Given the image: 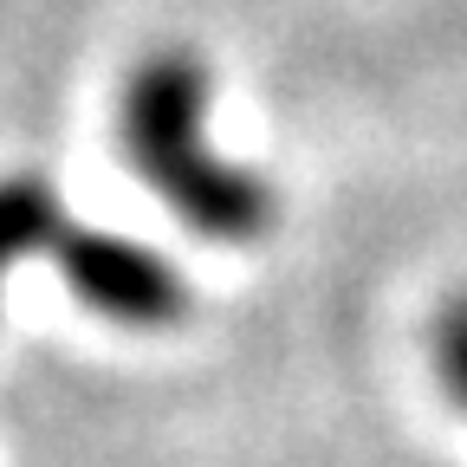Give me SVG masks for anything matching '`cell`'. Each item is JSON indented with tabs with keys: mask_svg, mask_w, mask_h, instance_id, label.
<instances>
[{
	"mask_svg": "<svg viewBox=\"0 0 467 467\" xmlns=\"http://www.w3.org/2000/svg\"><path fill=\"white\" fill-rule=\"evenodd\" d=\"M208 66L189 46L143 58L124 91V150L143 182L208 241H260L273 227V189L254 169H234L202 137L208 117Z\"/></svg>",
	"mask_w": 467,
	"mask_h": 467,
	"instance_id": "1",
	"label": "cell"
},
{
	"mask_svg": "<svg viewBox=\"0 0 467 467\" xmlns=\"http://www.w3.org/2000/svg\"><path fill=\"white\" fill-rule=\"evenodd\" d=\"M52 266L66 273V285L78 299L110 318V325H137V331H169L189 318V285L162 254L124 241V234H98V227H72L58 241Z\"/></svg>",
	"mask_w": 467,
	"mask_h": 467,
	"instance_id": "2",
	"label": "cell"
},
{
	"mask_svg": "<svg viewBox=\"0 0 467 467\" xmlns=\"http://www.w3.org/2000/svg\"><path fill=\"white\" fill-rule=\"evenodd\" d=\"M66 234H72V214L52 195V182H39V175H7V182H0V285L33 254L52 260Z\"/></svg>",
	"mask_w": 467,
	"mask_h": 467,
	"instance_id": "3",
	"label": "cell"
},
{
	"mask_svg": "<svg viewBox=\"0 0 467 467\" xmlns=\"http://www.w3.org/2000/svg\"><path fill=\"white\" fill-rule=\"evenodd\" d=\"M435 377H441V389L467 409V292H461V299H448L441 318H435Z\"/></svg>",
	"mask_w": 467,
	"mask_h": 467,
	"instance_id": "4",
	"label": "cell"
}]
</instances>
